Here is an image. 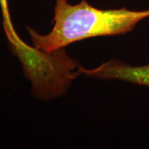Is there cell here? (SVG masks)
I'll return each mask as SVG.
<instances>
[{"mask_svg": "<svg viewBox=\"0 0 149 149\" xmlns=\"http://www.w3.org/2000/svg\"><path fill=\"white\" fill-rule=\"evenodd\" d=\"M148 17L149 9H100L85 0L77 4H71L68 0H56L52 31L42 35L32 27H27V30L34 47L52 54L87 38L128 33Z\"/></svg>", "mask_w": 149, "mask_h": 149, "instance_id": "obj_1", "label": "cell"}, {"mask_svg": "<svg viewBox=\"0 0 149 149\" xmlns=\"http://www.w3.org/2000/svg\"><path fill=\"white\" fill-rule=\"evenodd\" d=\"M78 70L83 74L100 80H119L149 88V64L130 65L113 59L94 69H86L80 65Z\"/></svg>", "mask_w": 149, "mask_h": 149, "instance_id": "obj_2", "label": "cell"}, {"mask_svg": "<svg viewBox=\"0 0 149 149\" xmlns=\"http://www.w3.org/2000/svg\"><path fill=\"white\" fill-rule=\"evenodd\" d=\"M0 8L2 11L3 15V24L6 35H9L13 32H15V29L13 26V23L11 21L10 12L8 8V0H0Z\"/></svg>", "mask_w": 149, "mask_h": 149, "instance_id": "obj_3", "label": "cell"}]
</instances>
